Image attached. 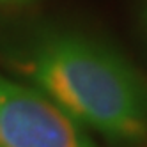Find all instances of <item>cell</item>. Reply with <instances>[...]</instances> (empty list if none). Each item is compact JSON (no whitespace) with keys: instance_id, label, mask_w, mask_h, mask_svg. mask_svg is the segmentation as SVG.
Returning a JSON list of instances; mask_svg holds the SVG:
<instances>
[{"instance_id":"6da1fadb","label":"cell","mask_w":147,"mask_h":147,"mask_svg":"<svg viewBox=\"0 0 147 147\" xmlns=\"http://www.w3.org/2000/svg\"><path fill=\"white\" fill-rule=\"evenodd\" d=\"M2 60L112 147H147V78L108 43L34 27L2 45Z\"/></svg>"},{"instance_id":"7a4b0ae2","label":"cell","mask_w":147,"mask_h":147,"mask_svg":"<svg viewBox=\"0 0 147 147\" xmlns=\"http://www.w3.org/2000/svg\"><path fill=\"white\" fill-rule=\"evenodd\" d=\"M0 147H99L87 129L28 83L0 76Z\"/></svg>"},{"instance_id":"3957f363","label":"cell","mask_w":147,"mask_h":147,"mask_svg":"<svg viewBox=\"0 0 147 147\" xmlns=\"http://www.w3.org/2000/svg\"><path fill=\"white\" fill-rule=\"evenodd\" d=\"M142 27H144V32L147 36V2L144 5V11H142Z\"/></svg>"},{"instance_id":"277c9868","label":"cell","mask_w":147,"mask_h":147,"mask_svg":"<svg viewBox=\"0 0 147 147\" xmlns=\"http://www.w3.org/2000/svg\"><path fill=\"white\" fill-rule=\"evenodd\" d=\"M18 2H25V0H0V5H9V4H18Z\"/></svg>"}]
</instances>
